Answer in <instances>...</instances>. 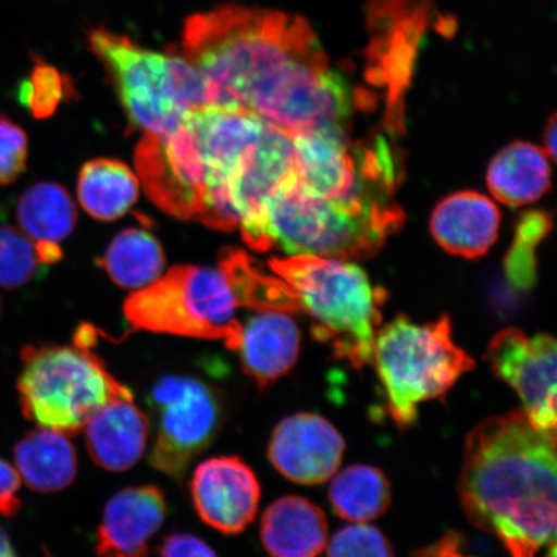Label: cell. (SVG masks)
<instances>
[{
	"label": "cell",
	"instance_id": "e0dca14e",
	"mask_svg": "<svg viewBox=\"0 0 557 557\" xmlns=\"http://www.w3.org/2000/svg\"><path fill=\"white\" fill-rule=\"evenodd\" d=\"M166 504L157 486H129L111 497L96 532L100 557H149L150 541L162 528Z\"/></svg>",
	"mask_w": 557,
	"mask_h": 557
},
{
	"label": "cell",
	"instance_id": "52a82bcc",
	"mask_svg": "<svg viewBox=\"0 0 557 557\" xmlns=\"http://www.w3.org/2000/svg\"><path fill=\"white\" fill-rule=\"evenodd\" d=\"M372 361L401 429L414 423L421 403L441 398L475 367L453 341L448 317L423 325L396 318L377 332Z\"/></svg>",
	"mask_w": 557,
	"mask_h": 557
},
{
	"label": "cell",
	"instance_id": "74e56055",
	"mask_svg": "<svg viewBox=\"0 0 557 557\" xmlns=\"http://www.w3.org/2000/svg\"><path fill=\"white\" fill-rule=\"evenodd\" d=\"M549 547H552V548H549L548 557H556V543H553V545Z\"/></svg>",
	"mask_w": 557,
	"mask_h": 557
},
{
	"label": "cell",
	"instance_id": "83f0119b",
	"mask_svg": "<svg viewBox=\"0 0 557 557\" xmlns=\"http://www.w3.org/2000/svg\"><path fill=\"white\" fill-rule=\"evenodd\" d=\"M330 500L339 518L354 522L377 519L392 504L383 472L372 466H350L333 479Z\"/></svg>",
	"mask_w": 557,
	"mask_h": 557
},
{
	"label": "cell",
	"instance_id": "30bf717a",
	"mask_svg": "<svg viewBox=\"0 0 557 557\" xmlns=\"http://www.w3.org/2000/svg\"><path fill=\"white\" fill-rule=\"evenodd\" d=\"M267 121L246 110L203 107L187 116L203 164L206 197L199 221L208 227L232 232L239 225L228 183L239 160Z\"/></svg>",
	"mask_w": 557,
	"mask_h": 557
},
{
	"label": "cell",
	"instance_id": "ffe728a7",
	"mask_svg": "<svg viewBox=\"0 0 557 557\" xmlns=\"http://www.w3.org/2000/svg\"><path fill=\"white\" fill-rule=\"evenodd\" d=\"M500 213L496 205L475 191L450 195L437 205L431 218V233L447 252L478 259L497 240Z\"/></svg>",
	"mask_w": 557,
	"mask_h": 557
},
{
	"label": "cell",
	"instance_id": "f1b7e54d",
	"mask_svg": "<svg viewBox=\"0 0 557 557\" xmlns=\"http://www.w3.org/2000/svg\"><path fill=\"white\" fill-rule=\"evenodd\" d=\"M552 227V218L546 212L532 211L521 215L515 232V240L505 260L508 283L513 288L519 290L533 288L537 278L535 250Z\"/></svg>",
	"mask_w": 557,
	"mask_h": 557
},
{
	"label": "cell",
	"instance_id": "44dd1931",
	"mask_svg": "<svg viewBox=\"0 0 557 557\" xmlns=\"http://www.w3.org/2000/svg\"><path fill=\"white\" fill-rule=\"evenodd\" d=\"M326 537L322 508L302 497L278 498L262 515L261 541L271 557H318Z\"/></svg>",
	"mask_w": 557,
	"mask_h": 557
},
{
	"label": "cell",
	"instance_id": "484cf974",
	"mask_svg": "<svg viewBox=\"0 0 557 557\" xmlns=\"http://www.w3.org/2000/svg\"><path fill=\"white\" fill-rule=\"evenodd\" d=\"M16 220L34 242L59 244L73 233L76 209L64 187L39 183L20 195Z\"/></svg>",
	"mask_w": 557,
	"mask_h": 557
},
{
	"label": "cell",
	"instance_id": "6da1fadb",
	"mask_svg": "<svg viewBox=\"0 0 557 557\" xmlns=\"http://www.w3.org/2000/svg\"><path fill=\"white\" fill-rule=\"evenodd\" d=\"M178 53L206 76L213 107L249 111L289 135L346 127L357 103L309 21L292 13L238 4L195 13Z\"/></svg>",
	"mask_w": 557,
	"mask_h": 557
},
{
	"label": "cell",
	"instance_id": "1f68e13d",
	"mask_svg": "<svg viewBox=\"0 0 557 557\" xmlns=\"http://www.w3.org/2000/svg\"><path fill=\"white\" fill-rule=\"evenodd\" d=\"M329 557H394L392 545L377 529L357 524L343 529L332 539Z\"/></svg>",
	"mask_w": 557,
	"mask_h": 557
},
{
	"label": "cell",
	"instance_id": "e575fe53",
	"mask_svg": "<svg viewBox=\"0 0 557 557\" xmlns=\"http://www.w3.org/2000/svg\"><path fill=\"white\" fill-rule=\"evenodd\" d=\"M20 485L17 470L0 458V513L3 517H15L20 511L21 500L17 497Z\"/></svg>",
	"mask_w": 557,
	"mask_h": 557
},
{
	"label": "cell",
	"instance_id": "4fadbf2b",
	"mask_svg": "<svg viewBox=\"0 0 557 557\" xmlns=\"http://www.w3.org/2000/svg\"><path fill=\"white\" fill-rule=\"evenodd\" d=\"M345 125L322 124L290 135L299 185L315 197L348 206L392 200V195L361 176Z\"/></svg>",
	"mask_w": 557,
	"mask_h": 557
},
{
	"label": "cell",
	"instance_id": "3957f363",
	"mask_svg": "<svg viewBox=\"0 0 557 557\" xmlns=\"http://www.w3.org/2000/svg\"><path fill=\"white\" fill-rule=\"evenodd\" d=\"M88 44L110 75L132 127L169 136L194 109L212 107L206 76L178 52L159 53L107 27L89 33Z\"/></svg>",
	"mask_w": 557,
	"mask_h": 557
},
{
	"label": "cell",
	"instance_id": "7c38bea8",
	"mask_svg": "<svg viewBox=\"0 0 557 557\" xmlns=\"http://www.w3.org/2000/svg\"><path fill=\"white\" fill-rule=\"evenodd\" d=\"M295 173L292 136L274 124L264 123L260 136L244 151L228 183L243 239L257 252L271 249L268 200Z\"/></svg>",
	"mask_w": 557,
	"mask_h": 557
},
{
	"label": "cell",
	"instance_id": "836d02e7",
	"mask_svg": "<svg viewBox=\"0 0 557 557\" xmlns=\"http://www.w3.org/2000/svg\"><path fill=\"white\" fill-rule=\"evenodd\" d=\"M159 557H218L213 549L197 535L173 533L159 546Z\"/></svg>",
	"mask_w": 557,
	"mask_h": 557
},
{
	"label": "cell",
	"instance_id": "9c48e42d",
	"mask_svg": "<svg viewBox=\"0 0 557 557\" xmlns=\"http://www.w3.org/2000/svg\"><path fill=\"white\" fill-rule=\"evenodd\" d=\"M148 406L156 424L150 465L181 482L224 426V396L203 380L166 374L151 386Z\"/></svg>",
	"mask_w": 557,
	"mask_h": 557
},
{
	"label": "cell",
	"instance_id": "8992f818",
	"mask_svg": "<svg viewBox=\"0 0 557 557\" xmlns=\"http://www.w3.org/2000/svg\"><path fill=\"white\" fill-rule=\"evenodd\" d=\"M88 334L79 331L74 346L27 345L21 350V409L39 428L78 434L104 404L134 395L89 350Z\"/></svg>",
	"mask_w": 557,
	"mask_h": 557
},
{
	"label": "cell",
	"instance_id": "f546056e",
	"mask_svg": "<svg viewBox=\"0 0 557 557\" xmlns=\"http://www.w3.org/2000/svg\"><path fill=\"white\" fill-rule=\"evenodd\" d=\"M46 264L37 243L10 226H0V287L18 289L37 278Z\"/></svg>",
	"mask_w": 557,
	"mask_h": 557
},
{
	"label": "cell",
	"instance_id": "2e32d148",
	"mask_svg": "<svg viewBox=\"0 0 557 557\" xmlns=\"http://www.w3.org/2000/svg\"><path fill=\"white\" fill-rule=\"evenodd\" d=\"M345 442L324 418L298 413L285 418L269 443V459L283 476L302 485L330 480L343 461Z\"/></svg>",
	"mask_w": 557,
	"mask_h": 557
},
{
	"label": "cell",
	"instance_id": "8d00e7d4",
	"mask_svg": "<svg viewBox=\"0 0 557 557\" xmlns=\"http://www.w3.org/2000/svg\"><path fill=\"white\" fill-rule=\"evenodd\" d=\"M0 557H17L15 548L2 527H0Z\"/></svg>",
	"mask_w": 557,
	"mask_h": 557
},
{
	"label": "cell",
	"instance_id": "5b68a950",
	"mask_svg": "<svg viewBox=\"0 0 557 557\" xmlns=\"http://www.w3.org/2000/svg\"><path fill=\"white\" fill-rule=\"evenodd\" d=\"M269 264L309 313L317 339L330 344L354 368L372 363L383 297L363 270L351 262L310 255L273 259Z\"/></svg>",
	"mask_w": 557,
	"mask_h": 557
},
{
	"label": "cell",
	"instance_id": "d6986e66",
	"mask_svg": "<svg viewBox=\"0 0 557 557\" xmlns=\"http://www.w3.org/2000/svg\"><path fill=\"white\" fill-rule=\"evenodd\" d=\"M301 346L290 313L261 311L242 325L238 347L243 372L260 388L273 385L296 364Z\"/></svg>",
	"mask_w": 557,
	"mask_h": 557
},
{
	"label": "cell",
	"instance_id": "cb8c5ba5",
	"mask_svg": "<svg viewBox=\"0 0 557 557\" xmlns=\"http://www.w3.org/2000/svg\"><path fill=\"white\" fill-rule=\"evenodd\" d=\"M78 197L89 215L113 221L136 203L138 181L134 172L117 160H90L79 174Z\"/></svg>",
	"mask_w": 557,
	"mask_h": 557
},
{
	"label": "cell",
	"instance_id": "d6a6232c",
	"mask_svg": "<svg viewBox=\"0 0 557 557\" xmlns=\"http://www.w3.org/2000/svg\"><path fill=\"white\" fill-rule=\"evenodd\" d=\"M29 141L18 124L0 115V186L10 185L26 171Z\"/></svg>",
	"mask_w": 557,
	"mask_h": 557
},
{
	"label": "cell",
	"instance_id": "ba28073f",
	"mask_svg": "<svg viewBox=\"0 0 557 557\" xmlns=\"http://www.w3.org/2000/svg\"><path fill=\"white\" fill-rule=\"evenodd\" d=\"M236 306L221 270L177 267L129 296L124 315L135 331L225 341L235 351L242 333V324L235 318Z\"/></svg>",
	"mask_w": 557,
	"mask_h": 557
},
{
	"label": "cell",
	"instance_id": "7a4b0ae2",
	"mask_svg": "<svg viewBox=\"0 0 557 557\" xmlns=\"http://www.w3.org/2000/svg\"><path fill=\"white\" fill-rule=\"evenodd\" d=\"M556 435L524 410L487 418L466 438L459 498L473 525L511 557H535L556 534Z\"/></svg>",
	"mask_w": 557,
	"mask_h": 557
},
{
	"label": "cell",
	"instance_id": "5bb4252c",
	"mask_svg": "<svg viewBox=\"0 0 557 557\" xmlns=\"http://www.w3.org/2000/svg\"><path fill=\"white\" fill-rule=\"evenodd\" d=\"M485 359L494 374L518 393L522 410L535 428L556 429V341L548 334L529 337L507 329L487 345Z\"/></svg>",
	"mask_w": 557,
	"mask_h": 557
},
{
	"label": "cell",
	"instance_id": "4dcf8cb0",
	"mask_svg": "<svg viewBox=\"0 0 557 557\" xmlns=\"http://www.w3.org/2000/svg\"><path fill=\"white\" fill-rule=\"evenodd\" d=\"M64 95L65 83L62 75L45 62H38L34 66L29 79L21 83L17 92L20 103L29 109L38 120L51 116Z\"/></svg>",
	"mask_w": 557,
	"mask_h": 557
},
{
	"label": "cell",
	"instance_id": "d4e9b609",
	"mask_svg": "<svg viewBox=\"0 0 557 557\" xmlns=\"http://www.w3.org/2000/svg\"><path fill=\"white\" fill-rule=\"evenodd\" d=\"M221 273L236 302L256 311H301L295 292L284 281L269 276L259 263L240 249L226 248L220 256Z\"/></svg>",
	"mask_w": 557,
	"mask_h": 557
},
{
	"label": "cell",
	"instance_id": "ac0fdd59",
	"mask_svg": "<svg viewBox=\"0 0 557 557\" xmlns=\"http://www.w3.org/2000/svg\"><path fill=\"white\" fill-rule=\"evenodd\" d=\"M83 430L92 461L103 470L122 472L134 468L144 456L150 420L129 395L104 404Z\"/></svg>",
	"mask_w": 557,
	"mask_h": 557
},
{
	"label": "cell",
	"instance_id": "4316f807",
	"mask_svg": "<svg viewBox=\"0 0 557 557\" xmlns=\"http://www.w3.org/2000/svg\"><path fill=\"white\" fill-rule=\"evenodd\" d=\"M111 281L137 289L156 282L164 270L162 246L144 230L128 228L111 242L100 260Z\"/></svg>",
	"mask_w": 557,
	"mask_h": 557
},
{
	"label": "cell",
	"instance_id": "9a60e30c",
	"mask_svg": "<svg viewBox=\"0 0 557 557\" xmlns=\"http://www.w3.org/2000/svg\"><path fill=\"white\" fill-rule=\"evenodd\" d=\"M190 492L199 518L222 534L242 533L259 511V479L249 465L236 456L201 462L193 473Z\"/></svg>",
	"mask_w": 557,
	"mask_h": 557
},
{
	"label": "cell",
	"instance_id": "603a6c76",
	"mask_svg": "<svg viewBox=\"0 0 557 557\" xmlns=\"http://www.w3.org/2000/svg\"><path fill=\"white\" fill-rule=\"evenodd\" d=\"M16 470L30 490L52 493L65 490L78 471V457L67 435L46 428L27 433L13 451Z\"/></svg>",
	"mask_w": 557,
	"mask_h": 557
},
{
	"label": "cell",
	"instance_id": "277c9868",
	"mask_svg": "<svg viewBox=\"0 0 557 557\" xmlns=\"http://www.w3.org/2000/svg\"><path fill=\"white\" fill-rule=\"evenodd\" d=\"M267 221L271 248L348 261L377 253L403 226L404 213L393 201L354 207L315 197L295 173L269 198Z\"/></svg>",
	"mask_w": 557,
	"mask_h": 557
},
{
	"label": "cell",
	"instance_id": "7402d4cb",
	"mask_svg": "<svg viewBox=\"0 0 557 557\" xmlns=\"http://www.w3.org/2000/svg\"><path fill=\"white\" fill-rule=\"evenodd\" d=\"M552 166L545 150L515 141L492 160L486 183L493 197L508 207L534 203L549 189Z\"/></svg>",
	"mask_w": 557,
	"mask_h": 557
},
{
	"label": "cell",
	"instance_id": "d590c367",
	"mask_svg": "<svg viewBox=\"0 0 557 557\" xmlns=\"http://www.w3.org/2000/svg\"><path fill=\"white\" fill-rule=\"evenodd\" d=\"M556 115L554 114L552 117H549L545 131V151L546 154L553 159L556 157Z\"/></svg>",
	"mask_w": 557,
	"mask_h": 557
},
{
	"label": "cell",
	"instance_id": "8fae6325",
	"mask_svg": "<svg viewBox=\"0 0 557 557\" xmlns=\"http://www.w3.org/2000/svg\"><path fill=\"white\" fill-rule=\"evenodd\" d=\"M144 135L135 163L146 194L173 218L199 220L206 197L205 170L187 120L172 135Z\"/></svg>",
	"mask_w": 557,
	"mask_h": 557
}]
</instances>
